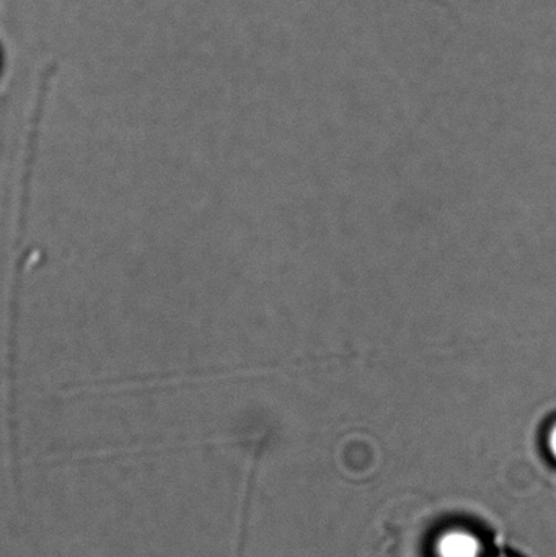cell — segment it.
<instances>
[{"instance_id":"cell-1","label":"cell","mask_w":556,"mask_h":557,"mask_svg":"<svg viewBox=\"0 0 556 557\" xmlns=\"http://www.w3.org/2000/svg\"><path fill=\"white\" fill-rule=\"evenodd\" d=\"M436 557H483L479 536L466 529H450L441 533L434 545Z\"/></svg>"},{"instance_id":"cell-2","label":"cell","mask_w":556,"mask_h":557,"mask_svg":"<svg viewBox=\"0 0 556 557\" xmlns=\"http://www.w3.org/2000/svg\"><path fill=\"white\" fill-rule=\"evenodd\" d=\"M547 448L551 457L556 461V421L552 422L547 432Z\"/></svg>"},{"instance_id":"cell-3","label":"cell","mask_w":556,"mask_h":557,"mask_svg":"<svg viewBox=\"0 0 556 557\" xmlns=\"http://www.w3.org/2000/svg\"><path fill=\"white\" fill-rule=\"evenodd\" d=\"M433 2L441 3V5L453 7L456 5L459 0H433Z\"/></svg>"}]
</instances>
